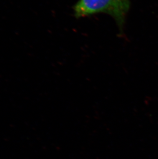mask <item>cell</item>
Listing matches in <instances>:
<instances>
[{
    "mask_svg": "<svg viewBox=\"0 0 158 159\" xmlns=\"http://www.w3.org/2000/svg\"><path fill=\"white\" fill-rule=\"evenodd\" d=\"M129 7L130 0H79L73 9L77 18L99 13L109 15L122 29Z\"/></svg>",
    "mask_w": 158,
    "mask_h": 159,
    "instance_id": "cell-1",
    "label": "cell"
}]
</instances>
